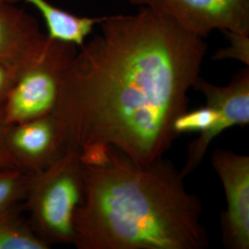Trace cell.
I'll use <instances>...</instances> for the list:
<instances>
[{"label": "cell", "instance_id": "1", "mask_svg": "<svg viewBox=\"0 0 249 249\" xmlns=\"http://www.w3.org/2000/svg\"><path fill=\"white\" fill-rule=\"evenodd\" d=\"M63 75L53 111L65 151L112 146L139 166L163 158L207 52L151 9L106 16Z\"/></svg>", "mask_w": 249, "mask_h": 249}, {"label": "cell", "instance_id": "2", "mask_svg": "<svg viewBox=\"0 0 249 249\" xmlns=\"http://www.w3.org/2000/svg\"><path fill=\"white\" fill-rule=\"evenodd\" d=\"M104 165L83 164L84 194L73 217L78 249H204L201 200L160 158L139 166L108 146Z\"/></svg>", "mask_w": 249, "mask_h": 249}, {"label": "cell", "instance_id": "3", "mask_svg": "<svg viewBox=\"0 0 249 249\" xmlns=\"http://www.w3.org/2000/svg\"><path fill=\"white\" fill-rule=\"evenodd\" d=\"M83 194L79 150H67L47 169L32 176L23 201L36 234L49 246L73 245V217Z\"/></svg>", "mask_w": 249, "mask_h": 249}, {"label": "cell", "instance_id": "4", "mask_svg": "<svg viewBox=\"0 0 249 249\" xmlns=\"http://www.w3.org/2000/svg\"><path fill=\"white\" fill-rule=\"evenodd\" d=\"M77 51V46L46 35L41 46L18 66L16 81L4 106L7 124L53 113L63 75Z\"/></svg>", "mask_w": 249, "mask_h": 249}, {"label": "cell", "instance_id": "5", "mask_svg": "<svg viewBox=\"0 0 249 249\" xmlns=\"http://www.w3.org/2000/svg\"><path fill=\"white\" fill-rule=\"evenodd\" d=\"M204 38L215 30L249 35V0H128Z\"/></svg>", "mask_w": 249, "mask_h": 249}, {"label": "cell", "instance_id": "6", "mask_svg": "<svg viewBox=\"0 0 249 249\" xmlns=\"http://www.w3.org/2000/svg\"><path fill=\"white\" fill-rule=\"evenodd\" d=\"M212 162L223 184L227 202V209L221 217L223 246L249 249V157L217 149Z\"/></svg>", "mask_w": 249, "mask_h": 249}, {"label": "cell", "instance_id": "7", "mask_svg": "<svg viewBox=\"0 0 249 249\" xmlns=\"http://www.w3.org/2000/svg\"><path fill=\"white\" fill-rule=\"evenodd\" d=\"M5 145L18 169L31 176L47 169L66 151L53 114L9 124Z\"/></svg>", "mask_w": 249, "mask_h": 249}, {"label": "cell", "instance_id": "8", "mask_svg": "<svg viewBox=\"0 0 249 249\" xmlns=\"http://www.w3.org/2000/svg\"><path fill=\"white\" fill-rule=\"evenodd\" d=\"M46 37L38 20L16 5H0V61L19 66Z\"/></svg>", "mask_w": 249, "mask_h": 249}, {"label": "cell", "instance_id": "9", "mask_svg": "<svg viewBox=\"0 0 249 249\" xmlns=\"http://www.w3.org/2000/svg\"><path fill=\"white\" fill-rule=\"evenodd\" d=\"M19 1L31 5L45 21L46 35L53 40L71 44L78 48L83 45L104 17H85L54 6L48 0H0V5H16Z\"/></svg>", "mask_w": 249, "mask_h": 249}, {"label": "cell", "instance_id": "10", "mask_svg": "<svg viewBox=\"0 0 249 249\" xmlns=\"http://www.w3.org/2000/svg\"><path fill=\"white\" fill-rule=\"evenodd\" d=\"M31 224L26 223L16 207L0 213V249H47Z\"/></svg>", "mask_w": 249, "mask_h": 249}, {"label": "cell", "instance_id": "11", "mask_svg": "<svg viewBox=\"0 0 249 249\" xmlns=\"http://www.w3.org/2000/svg\"><path fill=\"white\" fill-rule=\"evenodd\" d=\"M31 178L17 168H0V213L23 201Z\"/></svg>", "mask_w": 249, "mask_h": 249}, {"label": "cell", "instance_id": "12", "mask_svg": "<svg viewBox=\"0 0 249 249\" xmlns=\"http://www.w3.org/2000/svg\"><path fill=\"white\" fill-rule=\"evenodd\" d=\"M229 41V45L218 50L213 56V60L233 59L249 66V35L224 32Z\"/></svg>", "mask_w": 249, "mask_h": 249}, {"label": "cell", "instance_id": "13", "mask_svg": "<svg viewBox=\"0 0 249 249\" xmlns=\"http://www.w3.org/2000/svg\"><path fill=\"white\" fill-rule=\"evenodd\" d=\"M18 66L0 61V107H4L9 92L14 86Z\"/></svg>", "mask_w": 249, "mask_h": 249}, {"label": "cell", "instance_id": "14", "mask_svg": "<svg viewBox=\"0 0 249 249\" xmlns=\"http://www.w3.org/2000/svg\"><path fill=\"white\" fill-rule=\"evenodd\" d=\"M9 124L6 123L4 107H0V168H17L5 145V134Z\"/></svg>", "mask_w": 249, "mask_h": 249}]
</instances>
